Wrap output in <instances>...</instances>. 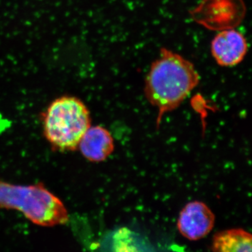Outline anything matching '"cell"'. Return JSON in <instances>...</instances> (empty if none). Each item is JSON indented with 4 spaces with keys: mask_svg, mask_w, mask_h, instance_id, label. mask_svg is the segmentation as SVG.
Here are the masks:
<instances>
[{
    "mask_svg": "<svg viewBox=\"0 0 252 252\" xmlns=\"http://www.w3.org/2000/svg\"><path fill=\"white\" fill-rule=\"evenodd\" d=\"M199 82L200 75L193 63L162 48L151 65L144 86L146 98L158 111V123L165 113L180 107Z\"/></svg>",
    "mask_w": 252,
    "mask_h": 252,
    "instance_id": "6da1fadb",
    "label": "cell"
},
{
    "mask_svg": "<svg viewBox=\"0 0 252 252\" xmlns=\"http://www.w3.org/2000/svg\"><path fill=\"white\" fill-rule=\"evenodd\" d=\"M0 210H17L40 226L64 225L69 220L62 200L41 182L15 185L0 179Z\"/></svg>",
    "mask_w": 252,
    "mask_h": 252,
    "instance_id": "7a4b0ae2",
    "label": "cell"
},
{
    "mask_svg": "<svg viewBox=\"0 0 252 252\" xmlns=\"http://www.w3.org/2000/svg\"><path fill=\"white\" fill-rule=\"evenodd\" d=\"M43 133L58 152H74L91 126L90 112L81 99L61 96L50 103L41 115Z\"/></svg>",
    "mask_w": 252,
    "mask_h": 252,
    "instance_id": "3957f363",
    "label": "cell"
},
{
    "mask_svg": "<svg viewBox=\"0 0 252 252\" xmlns=\"http://www.w3.org/2000/svg\"><path fill=\"white\" fill-rule=\"evenodd\" d=\"M245 14L243 0H202L190 11L195 22L207 29L220 32L236 28Z\"/></svg>",
    "mask_w": 252,
    "mask_h": 252,
    "instance_id": "277c9868",
    "label": "cell"
},
{
    "mask_svg": "<svg viewBox=\"0 0 252 252\" xmlns=\"http://www.w3.org/2000/svg\"><path fill=\"white\" fill-rule=\"evenodd\" d=\"M215 223V214L206 204L190 202L180 212L177 228L182 235L191 241L205 238L211 232Z\"/></svg>",
    "mask_w": 252,
    "mask_h": 252,
    "instance_id": "5b68a950",
    "label": "cell"
},
{
    "mask_svg": "<svg viewBox=\"0 0 252 252\" xmlns=\"http://www.w3.org/2000/svg\"><path fill=\"white\" fill-rule=\"evenodd\" d=\"M248 50L245 36L234 29L220 31L212 41V56L222 67H233L241 63Z\"/></svg>",
    "mask_w": 252,
    "mask_h": 252,
    "instance_id": "8992f818",
    "label": "cell"
},
{
    "mask_svg": "<svg viewBox=\"0 0 252 252\" xmlns=\"http://www.w3.org/2000/svg\"><path fill=\"white\" fill-rule=\"evenodd\" d=\"M78 149L89 161L102 162L114 152V139L102 126H91L81 139Z\"/></svg>",
    "mask_w": 252,
    "mask_h": 252,
    "instance_id": "52a82bcc",
    "label": "cell"
},
{
    "mask_svg": "<svg viewBox=\"0 0 252 252\" xmlns=\"http://www.w3.org/2000/svg\"><path fill=\"white\" fill-rule=\"evenodd\" d=\"M252 235L242 228L218 232L212 240V252H252Z\"/></svg>",
    "mask_w": 252,
    "mask_h": 252,
    "instance_id": "ba28073f",
    "label": "cell"
},
{
    "mask_svg": "<svg viewBox=\"0 0 252 252\" xmlns=\"http://www.w3.org/2000/svg\"><path fill=\"white\" fill-rule=\"evenodd\" d=\"M113 252H144L138 243V235L126 228L114 232L112 236Z\"/></svg>",
    "mask_w": 252,
    "mask_h": 252,
    "instance_id": "9c48e42d",
    "label": "cell"
}]
</instances>
